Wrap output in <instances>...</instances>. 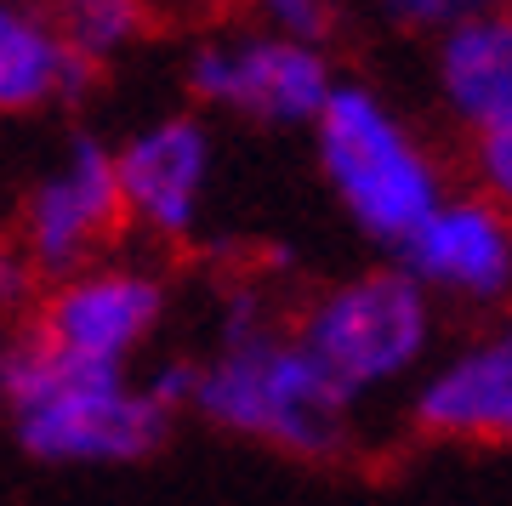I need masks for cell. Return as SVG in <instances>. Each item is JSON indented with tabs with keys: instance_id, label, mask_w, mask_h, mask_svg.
<instances>
[{
	"instance_id": "1",
	"label": "cell",
	"mask_w": 512,
	"mask_h": 506,
	"mask_svg": "<svg viewBox=\"0 0 512 506\" xmlns=\"http://www.w3.org/2000/svg\"><path fill=\"white\" fill-rule=\"evenodd\" d=\"M188 416L313 467L353 461L365 444V410L302 353L291 325H279L256 285H234L222 296L217 347L200 359Z\"/></svg>"
},
{
	"instance_id": "2",
	"label": "cell",
	"mask_w": 512,
	"mask_h": 506,
	"mask_svg": "<svg viewBox=\"0 0 512 506\" xmlns=\"http://www.w3.org/2000/svg\"><path fill=\"white\" fill-rule=\"evenodd\" d=\"M6 421L18 450L40 467H131L171 438V416L131 370L80 359L35 330H18L12 347Z\"/></svg>"
},
{
	"instance_id": "3",
	"label": "cell",
	"mask_w": 512,
	"mask_h": 506,
	"mask_svg": "<svg viewBox=\"0 0 512 506\" xmlns=\"http://www.w3.org/2000/svg\"><path fill=\"white\" fill-rule=\"evenodd\" d=\"M313 165L336 211L370 251L393 256L450 194L439 148L370 80H336L308 126Z\"/></svg>"
},
{
	"instance_id": "4",
	"label": "cell",
	"mask_w": 512,
	"mask_h": 506,
	"mask_svg": "<svg viewBox=\"0 0 512 506\" xmlns=\"http://www.w3.org/2000/svg\"><path fill=\"white\" fill-rule=\"evenodd\" d=\"M439 330V302L399 262H376V268H359L348 279H330L291 319V336L302 342V353L359 410L404 393L439 359Z\"/></svg>"
},
{
	"instance_id": "5",
	"label": "cell",
	"mask_w": 512,
	"mask_h": 506,
	"mask_svg": "<svg viewBox=\"0 0 512 506\" xmlns=\"http://www.w3.org/2000/svg\"><path fill=\"white\" fill-rule=\"evenodd\" d=\"M336 57L325 40L285 29H217L183 57V91L200 114H234L262 131H308L336 91Z\"/></svg>"
},
{
	"instance_id": "6",
	"label": "cell",
	"mask_w": 512,
	"mask_h": 506,
	"mask_svg": "<svg viewBox=\"0 0 512 506\" xmlns=\"http://www.w3.org/2000/svg\"><path fill=\"white\" fill-rule=\"evenodd\" d=\"M114 148V188L126 211V234L148 245H194L205 228L211 182H217V131L200 109H171L126 131Z\"/></svg>"
},
{
	"instance_id": "7",
	"label": "cell",
	"mask_w": 512,
	"mask_h": 506,
	"mask_svg": "<svg viewBox=\"0 0 512 506\" xmlns=\"http://www.w3.org/2000/svg\"><path fill=\"white\" fill-rule=\"evenodd\" d=\"M120 234H126V211L114 188V148L97 131H74L52 171L29 182L12 245L29 256L40 285H52L103 262Z\"/></svg>"
},
{
	"instance_id": "8",
	"label": "cell",
	"mask_w": 512,
	"mask_h": 506,
	"mask_svg": "<svg viewBox=\"0 0 512 506\" xmlns=\"http://www.w3.org/2000/svg\"><path fill=\"white\" fill-rule=\"evenodd\" d=\"M165 313H171V285L154 262H120L103 256L92 268L52 279L40 290L29 330L46 342L69 347L80 359L120 364L131 370L154 336H160Z\"/></svg>"
},
{
	"instance_id": "9",
	"label": "cell",
	"mask_w": 512,
	"mask_h": 506,
	"mask_svg": "<svg viewBox=\"0 0 512 506\" xmlns=\"http://www.w3.org/2000/svg\"><path fill=\"white\" fill-rule=\"evenodd\" d=\"M387 262H399L433 302L490 313L512 302V217L478 188H450Z\"/></svg>"
},
{
	"instance_id": "10",
	"label": "cell",
	"mask_w": 512,
	"mask_h": 506,
	"mask_svg": "<svg viewBox=\"0 0 512 506\" xmlns=\"http://www.w3.org/2000/svg\"><path fill=\"white\" fill-rule=\"evenodd\" d=\"M404 421L433 444H512V319L427 364L404 387Z\"/></svg>"
},
{
	"instance_id": "11",
	"label": "cell",
	"mask_w": 512,
	"mask_h": 506,
	"mask_svg": "<svg viewBox=\"0 0 512 506\" xmlns=\"http://www.w3.org/2000/svg\"><path fill=\"white\" fill-rule=\"evenodd\" d=\"M433 97L461 137L512 131V0L433 40Z\"/></svg>"
},
{
	"instance_id": "12",
	"label": "cell",
	"mask_w": 512,
	"mask_h": 506,
	"mask_svg": "<svg viewBox=\"0 0 512 506\" xmlns=\"http://www.w3.org/2000/svg\"><path fill=\"white\" fill-rule=\"evenodd\" d=\"M97 69L69 46L63 23L40 0H0V120L80 109Z\"/></svg>"
},
{
	"instance_id": "13",
	"label": "cell",
	"mask_w": 512,
	"mask_h": 506,
	"mask_svg": "<svg viewBox=\"0 0 512 506\" xmlns=\"http://www.w3.org/2000/svg\"><path fill=\"white\" fill-rule=\"evenodd\" d=\"M40 6L63 23L69 46L86 57L92 69L126 57L131 46L148 35V23H154L148 0H40Z\"/></svg>"
},
{
	"instance_id": "14",
	"label": "cell",
	"mask_w": 512,
	"mask_h": 506,
	"mask_svg": "<svg viewBox=\"0 0 512 506\" xmlns=\"http://www.w3.org/2000/svg\"><path fill=\"white\" fill-rule=\"evenodd\" d=\"M376 6V18L393 29V35L404 40H433L450 35L456 23L478 18V12H490V6H501V0H370Z\"/></svg>"
},
{
	"instance_id": "15",
	"label": "cell",
	"mask_w": 512,
	"mask_h": 506,
	"mask_svg": "<svg viewBox=\"0 0 512 506\" xmlns=\"http://www.w3.org/2000/svg\"><path fill=\"white\" fill-rule=\"evenodd\" d=\"M467 171L484 199H495L512 217V131H478L467 137Z\"/></svg>"
},
{
	"instance_id": "16",
	"label": "cell",
	"mask_w": 512,
	"mask_h": 506,
	"mask_svg": "<svg viewBox=\"0 0 512 506\" xmlns=\"http://www.w3.org/2000/svg\"><path fill=\"white\" fill-rule=\"evenodd\" d=\"M137 387H143L154 404H160L165 416L177 421L194 410V387H200V359H188V353H171V359H160L148 376H137Z\"/></svg>"
},
{
	"instance_id": "17",
	"label": "cell",
	"mask_w": 512,
	"mask_h": 506,
	"mask_svg": "<svg viewBox=\"0 0 512 506\" xmlns=\"http://www.w3.org/2000/svg\"><path fill=\"white\" fill-rule=\"evenodd\" d=\"M251 12L268 29L302 40H330V29H336V0H251Z\"/></svg>"
},
{
	"instance_id": "18",
	"label": "cell",
	"mask_w": 512,
	"mask_h": 506,
	"mask_svg": "<svg viewBox=\"0 0 512 506\" xmlns=\"http://www.w3.org/2000/svg\"><path fill=\"white\" fill-rule=\"evenodd\" d=\"M40 273L29 268V256L18 245H0V319H18V313H35L40 302Z\"/></svg>"
},
{
	"instance_id": "19",
	"label": "cell",
	"mask_w": 512,
	"mask_h": 506,
	"mask_svg": "<svg viewBox=\"0 0 512 506\" xmlns=\"http://www.w3.org/2000/svg\"><path fill=\"white\" fill-rule=\"evenodd\" d=\"M12 347H18V330H12V319H0V421H6V381H12Z\"/></svg>"
}]
</instances>
